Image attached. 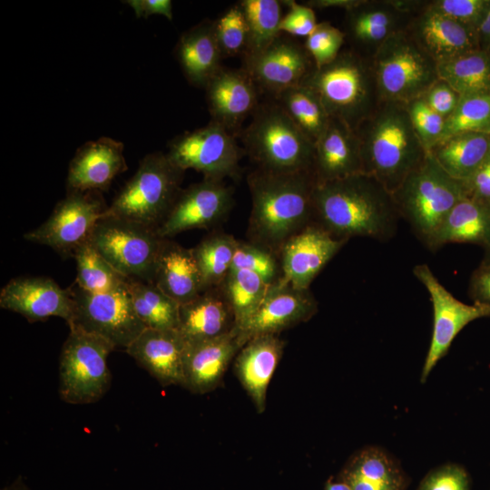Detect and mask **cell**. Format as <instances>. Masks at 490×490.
<instances>
[{"label": "cell", "instance_id": "1", "mask_svg": "<svg viewBox=\"0 0 490 490\" xmlns=\"http://www.w3.org/2000/svg\"><path fill=\"white\" fill-rule=\"evenodd\" d=\"M313 207L314 223L347 240L353 237L390 239L400 217L392 193L365 173L316 183Z\"/></svg>", "mask_w": 490, "mask_h": 490}, {"label": "cell", "instance_id": "2", "mask_svg": "<svg viewBox=\"0 0 490 490\" xmlns=\"http://www.w3.org/2000/svg\"><path fill=\"white\" fill-rule=\"evenodd\" d=\"M251 211L248 241L279 258L284 244L314 223L312 172H271L255 169L247 175Z\"/></svg>", "mask_w": 490, "mask_h": 490}, {"label": "cell", "instance_id": "3", "mask_svg": "<svg viewBox=\"0 0 490 490\" xmlns=\"http://www.w3.org/2000/svg\"><path fill=\"white\" fill-rule=\"evenodd\" d=\"M363 173L393 193L427 156L408 116L406 103L382 101L356 130Z\"/></svg>", "mask_w": 490, "mask_h": 490}, {"label": "cell", "instance_id": "4", "mask_svg": "<svg viewBox=\"0 0 490 490\" xmlns=\"http://www.w3.org/2000/svg\"><path fill=\"white\" fill-rule=\"evenodd\" d=\"M301 84L317 93L330 118L354 131L382 102L371 59L349 47L331 63L314 67Z\"/></svg>", "mask_w": 490, "mask_h": 490}, {"label": "cell", "instance_id": "5", "mask_svg": "<svg viewBox=\"0 0 490 490\" xmlns=\"http://www.w3.org/2000/svg\"><path fill=\"white\" fill-rule=\"evenodd\" d=\"M240 132L245 155L257 169L271 172H312L314 143L275 101L260 103Z\"/></svg>", "mask_w": 490, "mask_h": 490}, {"label": "cell", "instance_id": "6", "mask_svg": "<svg viewBox=\"0 0 490 490\" xmlns=\"http://www.w3.org/2000/svg\"><path fill=\"white\" fill-rule=\"evenodd\" d=\"M400 217L426 244L451 210L467 196L464 181L451 177L428 152L392 193Z\"/></svg>", "mask_w": 490, "mask_h": 490}, {"label": "cell", "instance_id": "7", "mask_svg": "<svg viewBox=\"0 0 490 490\" xmlns=\"http://www.w3.org/2000/svg\"><path fill=\"white\" fill-rule=\"evenodd\" d=\"M184 172L160 152L147 154L104 214L157 230L181 191Z\"/></svg>", "mask_w": 490, "mask_h": 490}, {"label": "cell", "instance_id": "8", "mask_svg": "<svg viewBox=\"0 0 490 490\" xmlns=\"http://www.w3.org/2000/svg\"><path fill=\"white\" fill-rule=\"evenodd\" d=\"M114 349L102 337L70 328L59 358L60 398L73 405L100 400L111 387L107 358Z\"/></svg>", "mask_w": 490, "mask_h": 490}, {"label": "cell", "instance_id": "9", "mask_svg": "<svg viewBox=\"0 0 490 490\" xmlns=\"http://www.w3.org/2000/svg\"><path fill=\"white\" fill-rule=\"evenodd\" d=\"M371 61L382 101L407 103L439 79L437 64L406 30L390 36Z\"/></svg>", "mask_w": 490, "mask_h": 490}, {"label": "cell", "instance_id": "10", "mask_svg": "<svg viewBox=\"0 0 490 490\" xmlns=\"http://www.w3.org/2000/svg\"><path fill=\"white\" fill-rule=\"evenodd\" d=\"M162 240L153 229L103 214L89 243L127 279L152 281Z\"/></svg>", "mask_w": 490, "mask_h": 490}, {"label": "cell", "instance_id": "11", "mask_svg": "<svg viewBox=\"0 0 490 490\" xmlns=\"http://www.w3.org/2000/svg\"><path fill=\"white\" fill-rule=\"evenodd\" d=\"M69 289L74 302L69 328L97 335L125 350L146 328L134 310L126 284L101 293L86 291L75 283Z\"/></svg>", "mask_w": 490, "mask_h": 490}, {"label": "cell", "instance_id": "12", "mask_svg": "<svg viewBox=\"0 0 490 490\" xmlns=\"http://www.w3.org/2000/svg\"><path fill=\"white\" fill-rule=\"evenodd\" d=\"M245 154L236 136L220 124L211 121L207 125L176 136L169 142L166 155L179 169H192L203 179L237 180L241 169L240 162Z\"/></svg>", "mask_w": 490, "mask_h": 490}, {"label": "cell", "instance_id": "13", "mask_svg": "<svg viewBox=\"0 0 490 490\" xmlns=\"http://www.w3.org/2000/svg\"><path fill=\"white\" fill-rule=\"evenodd\" d=\"M93 192L95 191H68L50 217L24 238L48 246L63 257H74L78 249L89 243L107 209Z\"/></svg>", "mask_w": 490, "mask_h": 490}, {"label": "cell", "instance_id": "14", "mask_svg": "<svg viewBox=\"0 0 490 490\" xmlns=\"http://www.w3.org/2000/svg\"><path fill=\"white\" fill-rule=\"evenodd\" d=\"M413 274L427 290L433 308L431 341L420 375V381L425 383L458 333L470 322L490 317V306L475 302L466 304L457 299L427 264L415 266Z\"/></svg>", "mask_w": 490, "mask_h": 490}, {"label": "cell", "instance_id": "15", "mask_svg": "<svg viewBox=\"0 0 490 490\" xmlns=\"http://www.w3.org/2000/svg\"><path fill=\"white\" fill-rule=\"evenodd\" d=\"M233 203V190L224 181L203 179L181 189L157 233L171 239L189 230L214 228L227 218Z\"/></svg>", "mask_w": 490, "mask_h": 490}, {"label": "cell", "instance_id": "16", "mask_svg": "<svg viewBox=\"0 0 490 490\" xmlns=\"http://www.w3.org/2000/svg\"><path fill=\"white\" fill-rule=\"evenodd\" d=\"M314 67L304 44L281 33L260 52L244 56L242 68L260 92L273 98L285 89L300 85Z\"/></svg>", "mask_w": 490, "mask_h": 490}, {"label": "cell", "instance_id": "17", "mask_svg": "<svg viewBox=\"0 0 490 490\" xmlns=\"http://www.w3.org/2000/svg\"><path fill=\"white\" fill-rule=\"evenodd\" d=\"M318 309V301L309 289H296L279 279L270 285L257 309L234 330L242 347L255 337L279 335L309 320Z\"/></svg>", "mask_w": 490, "mask_h": 490}, {"label": "cell", "instance_id": "18", "mask_svg": "<svg viewBox=\"0 0 490 490\" xmlns=\"http://www.w3.org/2000/svg\"><path fill=\"white\" fill-rule=\"evenodd\" d=\"M348 241L311 223L282 247L279 280L296 289H309L314 279Z\"/></svg>", "mask_w": 490, "mask_h": 490}, {"label": "cell", "instance_id": "19", "mask_svg": "<svg viewBox=\"0 0 490 490\" xmlns=\"http://www.w3.org/2000/svg\"><path fill=\"white\" fill-rule=\"evenodd\" d=\"M1 308L18 313L29 322L59 317L69 325L74 302L69 289L61 288L48 277H17L0 292Z\"/></svg>", "mask_w": 490, "mask_h": 490}, {"label": "cell", "instance_id": "20", "mask_svg": "<svg viewBox=\"0 0 490 490\" xmlns=\"http://www.w3.org/2000/svg\"><path fill=\"white\" fill-rule=\"evenodd\" d=\"M410 17L391 0H360L345 11L342 31L349 48L371 59L390 36L406 29Z\"/></svg>", "mask_w": 490, "mask_h": 490}, {"label": "cell", "instance_id": "21", "mask_svg": "<svg viewBox=\"0 0 490 490\" xmlns=\"http://www.w3.org/2000/svg\"><path fill=\"white\" fill-rule=\"evenodd\" d=\"M211 121L236 136L260 105L259 89L243 68L221 67L205 87Z\"/></svg>", "mask_w": 490, "mask_h": 490}, {"label": "cell", "instance_id": "22", "mask_svg": "<svg viewBox=\"0 0 490 490\" xmlns=\"http://www.w3.org/2000/svg\"><path fill=\"white\" fill-rule=\"evenodd\" d=\"M428 3L411 15L405 30L437 64L480 49L476 32L432 9Z\"/></svg>", "mask_w": 490, "mask_h": 490}, {"label": "cell", "instance_id": "23", "mask_svg": "<svg viewBox=\"0 0 490 490\" xmlns=\"http://www.w3.org/2000/svg\"><path fill=\"white\" fill-rule=\"evenodd\" d=\"M240 348L235 330L212 338L185 341L181 387L195 394L214 390Z\"/></svg>", "mask_w": 490, "mask_h": 490}, {"label": "cell", "instance_id": "24", "mask_svg": "<svg viewBox=\"0 0 490 490\" xmlns=\"http://www.w3.org/2000/svg\"><path fill=\"white\" fill-rule=\"evenodd\" d=\"M127 169L123 144L109 137L89 141L78 148L67 175L69 191L106 190Z\"/></svg>", "mask_w": 490, "mask_h": 490}, {"label": "cell", "instance_id": "25", "mask_svg": "<svg viewBox=\"0 0 490 490\" xmlns=\"http://www.w3.org/2000/svg\"><path fill=\"white\" fill-rule=\"evenodd\" d=\"M185 340L177 329L145 328L126 352L161 386H182Z\"/></svg>", "mask_w": 490, "mask_h": 490}, {"label": "cell", "instance_id": "26", "mask_svg": "<svg viewBox=\"0 0 490 490\" xmlns=\"http://www.w3.org/2000/svg\"><path fill=\"white\" fill-rule=\"evenodd\" d=\"M285 342L279 335L255 337L234 358V372L258 413L266 408L267 390L281 359Z\"/></svg>", "mask_w": 490, "mask_h": 490}, {"label": "cell", "instance_id": "27", "mask_svg": "<svg viewBox=\"0 0 490 490\" xmlns=\"http://www.w3.org/2000/svg\"><path fill=\"white\" fill-rule=\"evenodd\" d=\"M312 172L316 183L363 173L356 131L341 121L330 118L327 129L314 144Z\"/></svg>", "mask_w": 490, "mask_h": 490}, {"label": "cell", "instance_id": "28", "mask_svg": "<svg viewBox=\"0 0 490 490\" xmlns=\"http://www.w3.org/2000/svg\"><path fill=\"white\" fill-rule=\"evenodd\" d=\"M233 310L220 287L201 291L180 305L177 330L185 341L216 338L235 329Z\"/></svg>", "mask_w": 490, "mask_h": 490}, {"label": "cell", "instance_id": "29", "mask_svg": "<svg viewBox=\"0 0 490 490\" xmlns=\"http://www.w3.org/2000/svg\"><path fill=\"white\" fill-rule=\"evenodd\" d=\"M338 478L351 490H407V477L399 462L377 446H367L348 459Z\"/></svg>", "mask_w": 490, "mask_h": 490}, {"label": "cell", "instance_id": "30", "mask_svg": "<svg viewBox=\"0 0 490 490\" xmlns=\"http://www.w3.org/2000/svg\"><path fill=\"white\" fill-rule=\"evenodd\" d=\"M152 282L180 305L195 299L204 290L192 249L171 239H163L155 265Z\"/></svg>", "mask_w": 490, "mask_h": 490}, {"label": "cell", "instance_id": "31", "mask_svg": "<svg viewBox=\"0 0 490 490\" xmlns=\"http://www.w3.org/2000/svg\"><path fill=\"white\" fill-rule=\"evenodd\" d=\"M175 55L187 81L205 89L222 67L214 21L205 19L184 32L176 44Z\"/></svg>", "mask_w": 490, "mask_h": 490}, {"label": "cell", "instance_id": "32", "mask_svg": "<svg viewBox=\"0 0 490 490\" xmlns=\"http://www.w3.org/2000/svg\"><path fill=\"white\" fill-rule=\"evenodd\" d=\"M448 243L490 246V201L466 196L448 213L426 246L435 250Z\"/></svg>", "mask_w": 490, "mask_h": 490}, {"label": "cell", "instance_id": "33", "mask_svg": "<svg viewBox=\"0 0 490 490\" xmlns=\"http://www.w3.org/2000/svg\"><path fill=\"white\" fill-rule=\"evenodd\" d=\"M428 152L451 177L465 181L490 156V134L455 133L441 139Z\"/></svg>", "mask_w": 490, "mask_h": 490}, {"label": "cell", "instance_id": "34", "mask_svg": "<svg viewBox=\"0 0 490 490\" xmlns=\"http://www.w3.org/2000/svg\"><path fill=\"white\" fill-rule=\"evenodd\" d=\"M272 100L314 144L329 123L330 116L319 97L305 85L285 89Z\"/></svg>", "mask_w": 490, "mask_h": 490}, {"label": "cell", "instance_id": "35", "mask_svg": "<svg viewBox=\"0 0 490 490\" xmlns=\"http://www.w3.org/2000/svg\"><path fill=\"white\" fill-rule=\"evenodd\" d=\"M134 310L146 328L177 329L180 304L152 281L127 279Z\"/></svg>", "mask_w": 490, "mask_h": 490}, {"label": "cell", "instance_id": "36", "mask_svg": "<svg viewBox=\"0 0 490 490\" xmlns=\"http://www.w3.org/2000/svg\"><path fill=\"white\" fill-rule=\"evenodd\" d=\"M438 77L461 96L490 93V53L482 49L437 64Z\"/></svg>", "mask_w": 490, "mask_h": 490}, {"label": "cell", "instance_id": "37", "mask_svg": "<svg viewBox=\"0 0 490 490\" xmlns=\"http://www.w3.org/2000/svg\"><path fill=\"white\" fill-rule=\"evenodd\" d=\"M239 240L232 235L213 231L192 248L203 289L220 287L228 276Z\"/></svg>", "mask_w": 490, "mask_h": 490}, {"label": "cell", "instance_id": "38", "mask_svg": "<svg viewBox=\"0 0 490 490\" xmlns=\"http://www.w3.org/2000/svg\"><path fill=\"white\" fill-rule=\"evenodd\" d=\"M235 316L238 328L257 309L270 285L248 270H231L220 286Z\"/></svg>", "mask_w": 490, "mask_h": 490}, {"label": "cell", "instance_id": "39", "mask_svg": "<svg viewBox=\"0 0 490 490\" xmlns=\"http://www.w3.org/2000/svg\"><path fill=\"white\" fill-rule=\"evenodd\" d=\"M249 27V44L244 56L255 54L267 47L281 33L282 1L242 0L239 2Z\"/></svg>", "mask_w": 490, "mask_h": 490}, {"label": "cell", "instance_id": "40", "mask_svg": "<svg viewBox=\"0 0 490 490\" xmlns=\"http://www.w3.org/2000/svg\"><path fill=\"white\" fill-rule=\"evenodd\" d=\"M77 276L75 284L89 292L101 293L124 286L127 279L119 273L90 244L76 250L74 255Z\"/></svg>", "mask_w": 490, "mask_h": 490}, {"label": "cell", "instance_id": "41", "mask_svg": "<svg viewBox=\"0 0 490 490\" xmlns=\"http://www.w3.org/2000/svg\"><path fill=\"white\" fill-rule=\"evenodd\" d=\"M459 132L490 134V93L460 97L456 110L446 120L443 138Z\"/></svg>", "mask_w": 490, "mask_h": 490}, {"label": "cell", "instance_id": "42", "mask_svg": "<svg viewBox=\"0 0 490 490\" xmlns=\"http://www.w3.org/2000/svg\"><path fill=\"white\" fill-rule=\"evenodd\" d=\"M214 24L222 56H243L249 44V27L240 3L227 9Z\"/></svg>", "mask_w": 490, "mask_h": 490}, {"label": "cell", "instance_id": "43", "mask_svg": "<svg viewBox=\"0 0 490 490\" xmlns=\"http://www.w3.org/2000/svg\"><path fill=\"white\" fill-rule=\"evenodd\" d=\"M231 270H248L272 285L281 276L279 258L270 250L250 241L239 240Z\"/></svg>", "mask_w": 490, "mask_h": 490}, {"label": "cell", "instance_id": "44", "mask_svg": "<svg viewBox=\"0 0 490 490\" xmlns=\"http://www.w3.org/2000/svg\"><path fill=\"white\" fill-rule=\"evenodd\" d=\"M346 38L342 30L328 22L318 23L316 29L306 38L304 46L315 67H322L338 55Z\"/></svg>", "mask_w": 490, "mask_h": 490}, {"label": "cell", "instance_id": "45", "mask_svg": "<svg viewBox=\"0 0 490 490\" xmlns=\"http://www.w3.org/2000/svg\"><path fill=\"white\" fill-rule=\"evenodd\" d=\"M406 108L418 139L428 152L443 138L446 119L436 113L422 96L407 103Z\"/></svg>", "mask_w": 490, "mask_h": 490}, {"label": "cell", "instance_id": "46", "mask_svg": "<svg viewBox=\"0 0 490 490\" xmlns=\"http://www.w3.org/2000/svg\"><path fill=\"white\" fill-rule=\"evenodd\" d=\"M429 6L476 32L490 7V0H432Z\"/></svg>", "mask_w": 490, "mask_h": 490}, {"label": "cell", "instance_id": "47", "mask_svg": "<svg viewBox=\"0 0 490 490\" xmlns=\"http://www.w3.org/2000/svg\"><path fill=\"white\" fill-rule=\"evenodd\" d=\"M416 490H470V478L462 466L446 463L430 470Z\"/></svg>", "mask_w": 490, "mask_h": 490}, {"label": "cell", "instance_id": "48", "mask_svg": "<svg viewBox=\"0 0 490 490\" xmlns=\"http://www.w3.org/2000/svg\"><path fill=\"white\" fill-rule=\"evenodd\" d=\"M289 11L283 15L279 25L282 34L292 37H308L316 29V14L313 8L292 0L283 1Z\"/></svg>", "mask_w": 490, "mask_h": 490}, {"label": "cell", "instance_id": "49", "mask_svg": "<svg viewBox=\"0 0 490 490\" xmlns=\"http://www.w3.org/2000/svg\"><path fill=\"white\" fill-rule=\"evenodd\" d=\"M422 97L436 113L446 120L456 110L461 95L439 78Z\"/></svg>", "mask_w": 490, "mask_h": 490}, {"label": "cell", "instance_id": "50", "mask_svg": "<svg viewBox=\"0 0 490 490\" xmlns=\"http://www.w3.org/2000/svg\"><path fill=\"white\" fill-rule=\"evenodd\" d=\"M468 293L475 302L490 306V263H483L473 271Z\"/></svg>", "mask_w": 490, "mask_h": 490}, {"label": "cell", "instance_id": "51", "mask_svg": "<svg viewBox=\"0 0 490 490\" xmlns=\"http://www.w3.org/2000/svg\"><path fill=\"white\" fill-rule=\"evenodd\" d=\"M464 183L467 196L490 201V156Z\"/></svg>", "mask_w": 490, "mask_h": 490}, {"label": "cell", "instance_id": "52", "mask_svg": "<svg viewBox=\"0 0 490 490\" xmlns=\"http://www.w3.org/2000/svg\"><path fill=\"white\" fill-rule=\"evenodd\" d=\"M134 12L137 18H148L160 15L172 21V2L170 0H128L124 1Z\"/></svg>", "mask_w": 490, "mask_h": 490}, {"label": "cell", "instance_id": "53", "mask_svg": "<svg viewBox=\"0 0 490 490\" xmlns=\"http://www.w3.org/2000/svg\"><path fill=\"white\" fill-rule=\"evenodd\" d=\"M360 0H310L305 5L315 9L341 8L345 11L357 5Z\"/></svg>", "mask_w": 490, "mask_h": 490}, {"label": "cell", "instance_id": "54", "mask_svg": "<svg viewBox=\"0 0 490 490\" xmlns=\"http://www.w3.org/2000/svg\"><path fill=\"white\" fill-rule=\"evenodd\" d=\"M476 34L480 49L490 53V7L480 22Z\"/></svg>", "mask_w": 490, "mask_h": 490}, {"label": "cell", "instance_id": "55", "mask_svg": "<svg viewBox=\"0 0 490 490\" xmlns=\"http://www.w3.org/2000/svg\"><path fill=\"white\" fill-rule=\"evenodd\" d=\"M324 490H351L350 486L339 478H329L326 484Z\"/></svg>", "mask_w": 490, "mask_h": 490}, {"label": "cell", "instance_id": "56", "mask_svg": "<svg viewBox=\"0 0 490 490\" xmlns=\"http://www.w3.org/2000/svg\"><path fill=\"white\" fill-rule=\"evenodd\" d=\"M1 490H30L22 478V476L16 477L11 484L4 486Z\"/></svg>", "mask_w": 490, "mask_h": 490}, {"label": "cell", "instance_id": "57", "mask_svg": "<svg viewBox=\"0 0 490 490\" xmlns=\"http://www.w3.org/2000/svg\"><path fill=\"white\" fill-rule=\"evenodd\" d=\"M481 262L490 263V246L485 249V255Z\"/></svg>", "mask_w": 490, "mask_h": 490}]
</instances>
